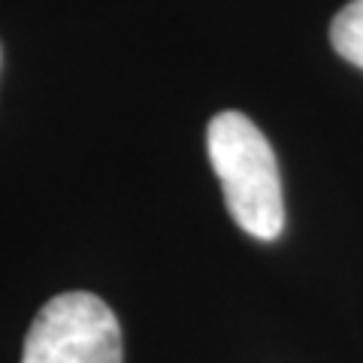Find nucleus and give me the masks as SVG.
<instances>
[{"mask_svg":"<svg viewBox=\"0 0 363 363\" xmlns=\"http://www.w3.org/2000/svg\"><path fill=\"white\" fill-rule=\"evenodd\" d=\"M206 149L236 227L272 242L285 227V197L269 140L242 112H218L209 121Z\"/></svg>","mask_w":363,"mask_h":363,"instance_id":"1","label":"nucleus"},{"mask_svg":"<svg viewBox=\"0 0 363 363\" xmlns=\"http://www.w3.org/2000/svg\"><path fill=\"white\" fill-rule=\"evenodd\" d=\"M21 363H121V327L88 291L52 297L33 318Z\"/></svg>","mask_w":363,"mask_h":363,"instance_id":"2","label":"nucleus"},{"mask_svg":"<svg viewBox=\"0 0 363 363\" xmlns=\"http://www.w3.org/2000/svg\"><path fill=\"white\" fill-rule=\"evenodd\" d=\"M330 43L339 58L363 70V0L342 6L330 25Z\"/></svg>","mask_w":363,"mask_h":363,"instance_id":"3","label":"nucleus"}]
</instances>
